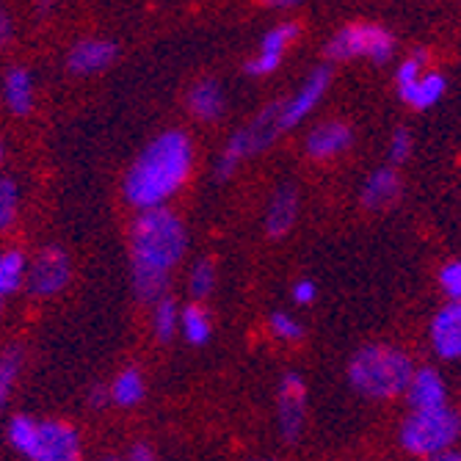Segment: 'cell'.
<instances>
[{"instance_id":"cell-1","label":"cell","mask_w":461,"mask_h":461,"mask_svg":"<svg viewBox=\"0 0 461 461\" xmlns=\"http://www.w3.org/2000/svg\"><path fill=\"white\" fill-rule=\"evenodd\" d=\"M185 227L183 221L166 211H144L131 230V266H133V287L139 299L155 302L166 282H169L172 268L185 255Z\"/></svg>"},{"instance_id":"cell-2","label":"cell","mask_w":461,"mask_h":461,"mask_svg":"<svg viewBox=\"0 0 461 461\" xmlns=\"http://www.w3.org/2000/svg\"><path fill=\"white\" fill-rule=\"evenodd\" d=\"M191 172V141L169 131L158 136L131 166L128 180H124V196L141 211H155L177 188L185 183Z\"/></svg>"},{"instance_id":"cell-3","label":"cell","mask_w":461,"mask_h":461,"mask_svg":"<svg viewBox=\"0 0 461 461\" xmlns=\"http://www.w3.org/2000/svg\"><path fill=\"white\" fill-rule=\"evenodd\" d=\"M411 359L393 346H365L348 365V382L365 398H395L406 393L411 382Z\"/></svg>"},{"instance_id":"cell-4","label":"cell","mask_w":461,"mask_h":461,"mask_svg":"<svg viewBox=\"0 0 461 461\" xmlns=\"http://www.w3.org/2000/svg\"><path fill=\"white\" fill-rule=\"evenodd\" d=\"M9 439L31 461H80L77 431L61 420L36 423L20 414L9 423Z\"/></svg>"},{"instance_id":"cell-5","label":"cell","mask_w":461,"mask_h":461,"mask_svg":"<svg viewBox=\"0 0 461 461\" xmlns=\"http://www.w3.org/2000/svg\"><path fill=\"white\" fill-rule=\"evenodd\" d=\"M461 434V417L450 406L411 411L401 426V445L420 458H434L447 453V447Z\"/></svg>"},{"instance_id":"cell-6","label":"cell","mask_w":461,"mask_h":461,"mask_svg":"<svg viewBox=\"0 0 461 461\" xmlns=\"http://www.w3.org/2000/svg\"><path fill=\"white\" fill-rule=\"evenodd\" d=\"M393 48H395V41L382 25L354 23L331 36V41L326 45V56L334 61H348V59L365 56L375 64H384V61H390Z\"/></svg>"},{"instance_id":"cell-7","label":"cell","mask_w":461,"mask_h":461,"mask_svg":"<svg viewBox=\"0 0 461 461\" xmlns=\"http://www.w3.org/2000/svg\"><path fill=\"white\" fill-rule=\"evenodd\" d=\"M307 387L299 373H285L279 384V431L285 442H296L304 429Z\"/></svg>"},{"instance_id":"cell-8","label":"cell","mask_w":461,"mask_h":461,"mask_svg":"<svg viewBox=\"0 0 461 461\" xmlns=\"http://www.w3.org/2000/svg\"><path fill=\"white\" fill-rule=\"evenodd\" d=\"M69 282V258L67 251L50 246L45 251H39V258L33 260L28 271V287L33 296H56L59 290H64Z\"/></svg>"},{"instance_id":"cell-9","label":"cell","mask_w":461,"mask_h":461,"mask_svg":"<svg viewBox=\"0 0 461 461\" xmlns=\"http://www.w3.org/2000/svg\"><path fill=\"white\" fill-rule=\"evenodd\" d=\"M329 83H331V69H329V67H318V69L304 80V86L299 89V95L282 103L279 131L296 128V124L321 103V97H323L326 89H329Z\"/></svg>"},{"instance_id":"cell-10","label":"cell","mask_w":461,"mask_h":461,"mask_svg":"<svg viewBox=\"0 0 461 461\" xmlns=\"http://www.w3.org/2000/svg\"><path fill=\"white\" fill-rule=\"evenodd\" d=\"M406 401L411 406V411H429V409H439L447 406V390L442 375L434 367H420L411 373V382L406 387Z\"/></svg>"},{"instance_id":"cell-11","label":"cell","mask_w":461,"mask_h":461,"mask_svg":"<svg viewBox=\"0 0 461 461\" xmlns=\"http://www.w3.org/2000/svg\"><path fill=\"white\" fill-rule=\"evenodd\" d=\"M296 33H299V25H293V23H282V25L271 28L260 41V53L246 64V72L249 75H271L279 67L287 45L296 39Z\"/></svg>"},{"instance_id":"cell-12","label":"cell","mask_w":461,"mask_h":461,"mask_svg":"<svg viewBox=\"0 0 461 461\" xmlns=\"http://www.w3.org/2000/svg\"><path fill=\"white\" fill-rule=\"evenodd\" d=\"M431 343L442 359L461 357V302L442 307L431 323Z\"/></svg>"},{"instance_id":"cell-13","label":"cell","mask_w":461,"mask_h":461,"mask_svg":"<svg viewBox=\"0 0 461 461\" xmlns=\"http://www.w3.org/2000/svg\"><path fill=\"white\" fill-rule=\"evenodd\" d=\"M354 133L348 124L343 122H323L307 136V155L315 160H329L334 155H340L348 149Z\"/></svg>"},{"instance_id":"cell-14","label":"cell","mask_w":461,"mask_h":461,"mask_svg":"<svg viewBox=\"0 0 461 461\" xmlns=\"http://www.w3.org/2000/svg\"><path fill=\"white\" fill-rule=\"evenodd\" d=\"M116 59V45L108 39H83L69 53V69L77 75H92L105 69Z\"/></svg>"},{"instance_id":"cell-15","label":"cell","mask_w":461,"mask_h":461,"mask_svg":"<svg viewBox=\"0 0 461 461\" xmlns=\"http://www.w3.org/2000/svg\"><path fill=\"white\" fill-rule=\"evenodd\" d=\"M401 177L395 169H375L362 188V202L367 211H384L401 199Z\"/></svg>"},{"instance_id":"cell-16","label":"cell","mask_w":461,"mask_h":461,"mask_svg":"<svg viewBox=\"0 0 461 461\" xmlns=\"http://www.w3.org/2000/svg\"><path fill=\"white\" fill-rule=\"evenodd\" d=\"M296 216H299V194L293 185H282L271 204H268V216H266V230L271 238H282L293 230L296 224Z\"/></svg>"},{"instance_id":"cell-17","label":"cell","mask_w":461,"mask_h":461,"mask_svg":"<svg viewBox=\"0 0 461 461\" xmlns=\"http://www.w3.org/2000/svg\"><path fill=\"white\" fill-rule=\"evenodd\" d=\"M279 116H282V103H271L266 111H260L255 119H251L249 128H243V136L249 141L251 155L260 152V149H268L274 144V139L282 133L279 131Z\"/></svg>"},{"instance_id":"cell-18","label":"cell","mask_w":461,"mask_h":461,"mask_svg":"<svg viewBox=\"0 0 461 461\" xmlns=\"http://www.w3.org/2000/svg\"><path fill=\"white\" fill-rule=\"evenodd\" d=\"M188 105L191 113L204 119V122H213L224 113V92L216 80L204 77L199 83H194V89L188 92Z\"/></svg>"},{"instance_id":"cell-19","label":"cell","mask_w":461,"mask_h":461,"mask_svg":"<svg viewBox=\"0 0 461 461\" xmlns=\"http://www.w3.org/2000/svg\"><path fill=\"white\" fill-rule=\"evenodd\" d=\"M445 77L442 75H437V72H429V75H423V77H417L411 86H403V89H398V95H401V100L406 103V105H411V108H417V111H426V108H431L442 95H445Z\"/></svg>"},{"instance_id":"cell-20","label":"cell","mask_w":461,"mask_h":461,"mask_svg":"<svg viewBox=\"0 0 461 461\" xmlns=\"http://www.w3.org/2000/svg\"><path fill=\"white\" fill-rule=\"evenodd\" d=\"M6 103L9 108L23 116L31 111V103H33V83H31V75L25 69H12L6 75Z\"/></svg>"},{"instance_id":"cell-21","label":"cell","mask_w":461,"mask_h":461,"mask_svg":"<svg viewBox=\"0 0 461 461\" xmlns=\"http://www.w3.org/2000/svg\"><path fill=\"white\" fill-rule=\"evenodd\" d=\"M144 398V379H141V373L136 367H128V370H122L116 375V382L111 387V401L124 406V409H131L136 406L139 401Z\"/></svg>"},{"instance_id":"cell-22","label":"cell","mask_w":461,"mask_h":461,"mask_svg":"<svg viewBox=\"0 0 461 461\" xmlns=\"http://www.w3.org/2000/svg\"><path fill=\"white\" fill-rule=\"evenodd\" d=\"M180 326H183V334L191 346H204L211 340V318H207V312L199 304H191L183 310Z\"/></svg>"},{"instance_id":"cell-23","label":"cell","mask_w":461,"mask_h":461,"mask_svg":"<svg viewBox=\"0 0 461 461\" xmlns=\"http://www.w3.org/2000/svg\"><path fill=\"white\" fill-rule=\"evenodd\" d=\"M23 274H25V258L20 251H4L0 255V299L20 287Z\"/></svg>"},{"instance_id":"cell-24","label":"cell","mask_w":461,"mask_h":461,"mask_svg":"<svg viewBox=\"0 0 461 461\" xmlns=\"http://www.w3.org/2000/svg\"><path fill=\"white\" fill-rule=\"evenodd\" d=\"M249 155H251V152H249V141H246L243 131H238V133L230 139L227 149L221 152V158H219L216 177H219V180H227V177L238 169V163H240L243 158H249Z\"/></svg>"},{"instance_id":"cell-25","label":"cell","mask_w":461,"mask_h":461,"mask_svg":"<svg viewBox=\"0 0 461 461\" xmlns=\"http://www.w3.org/2000/svg\"><path fill=\"white\" fill-rule=\"evenodd\" d=\"M155 334H158V340H172L175 338V331H177V304L172 299H158L155 304Z\"/></svg>"},{"instance_id":"cell-26","label":"cell","mask_w":461,"mask_h":461,"mask_svg":"<svg viewBox=\"0 0 461 461\" xmlns=\"http://www.w3.org/2000/svg\"><path fill=\"white\" fill-rule=\"evenodd\" d=\"M20 365H23V357H20L17 348H12V351H6L4 357H0V409H4V403L9 401V393L14 387Z\"/></svg>"},{"instance_id":"cell-27","label":"cell","mask_w":461,"mask_h":461,"mask_svg":"<svg viewBox=\"0 0 461 461\" xmlns=\"http://www.w3.org/2000/svg\"><path fill=\"white\" fill-rule=\"evenodd\" d=\"M213 282H216V268L213 263H207V260H199L191 271V296L194 299H204L207 293L213 290Z\"/></svg>"},{"instance_id":"cell-28","label":"cell","mask_w":461,"mask_h":461,"mask_svg":"<svg viewBox=\"0 0 461 461\" xmlns=\"http://www.w3.org/2000/svg\"><path fill=\"white\" fill-rule=\"evenodd\" d=\"M17 213V185L12 180H0V230H6Z\"/></svg>"},{"instance_id":"cell-29","label":"cell","mask_w":461,"mask_h":461,"mask_svg":"<svg viewBox=\"0 0 461 461\" xmlns=\"http://www.w3.org/2000/svg\"><path fill=\"white\" fill-rule=\"evenodd\" d=\"M439 287L442 293L453 302H461V260H453L447 263L442 271H439Z\"/></svg>"},{"instance_id":"cell-30","label":"cell","mask_w":461,"mask_h":461,"mask_svg":"<svg viewBox=\"0 0 461 461\" xmlns=\"http://www.w3.org/2000/svg\"><path fill=\"white\" fill-rule=\"evenodd\" d=\"M271 329H274L276 338H282V340H299L302 334H304L302 323L296 318H290L287 312H274L271 315Z\"/></svg>"},{"instance_id":"cell-31","label":"cell","mask_w":461,"mask_h":461,"mask_svg":"<svg viewBox=\"0 0 461 461\" xmlns=\"http://www.w3.org/2000/svg\"><path fill=\"white\" fill-rule=\"evenodd\" d=\"M423 59H426V53H414V56H409V59L398 67V72H395L398 89L411 86V83H414L417 77H423Z\"/></svg>"},{"instance_id":"cell-32","label":"cell","mask_w":461,"mask_h":461,"mask_svg":"<svg viewBox=\"0 0 461 461\" xmlns=\"http://www.w3.org/2000/svg\"><path fill=\"white\" fill-rule=\"evenodd\" d=\"M409 152H411V133L406 128H398L393 133V141H390V158L395 163H403L409 158Z\"/></svg>"},{"instance_id":"cell-33","label":"cell","mask_w":461,"mask_h":461,"mask_svg":"<svg viewBox=\"0 0 461 461\" xmlns=\"http://www.w3.org/2000/svg\"><path fill=\"white\" fill-rule=\"evenodd\" d=\"M290 296H293V302H296V304H312L315 296H318L315 282H312V279H299L296 285H293Z\"/></svg>"},{"instance_id":"cell-34","label":"cell","mask_w":461,"mask_h":461,"mask_svg":"<svg viewBox=\"0 0 461 461\" xmlns=\"http://www.w3.org/2000/svg\"><path fill=\"white\" fill-rule=\"evenodd\" d=\"M89 403L95 406V409H103L105 403H111V390H105V387H95L92 393H89Z\"/></svg>"},{"instance_id":"cell-35","label":"cell","mask_w":461,"mask_h":461,"mask_svg":"<svg viewBox=\"0 0 461 461\" xmlns=\"http://www.w3.org/2000/svg\"><path fill=\"white\" fill-rule=\"evenodd\" d=\"M128 461H158V458L147 445H133L131 453H128Z\"/></svg>"},{"instance_id":"cell-36","label":"cell","mask_w":461,"mask_h":461,"mask_svg":"<svg viewBox=\"0 0 461 461\" xmlns=\"http://www.w3.org/2000/svg\"><path fill=\"white\" fill-rule=\"evenodd\" d=\"M12 36V23H9V17L0 12V45H4V41Z\"/></svg>"},{"instance_id":"cell-37","label":"cell","mask_w":461,"mask_h":461,"mask_svg":"<svg viewBox=\"0 0 461 461\" xmlns=\"http://www.w3.org/2000/svg\"><path fill=\"white\" fill-rule=\"evenodd\" d=\"M426 461H461V453H453V450H447V453H442V456H434V458H426Z\"/></svg>"},{"instance_id":"cell-38","label":"cell","mask_w":461,"mask_h":461,"mask_svg":"<svg viewBox=\"0 0 461 461\" xmlns=\"http://www.w3.org/2000/svg\"><path fill=\"white\" fill-rule=\"evenodd\" d=\"M103 461H128V458H119V456H105Z\"/></svg>"},{"instance_id":"cell-39","label":"cell","mask_w":461,"mask_h":461,"mask_svg":"<svg viewBox=\"0 0 461 461\" xmlns=\"http://www.w3.org/2000/svg\"><path fill=\"white\" fill-rule=\"evenodd\" d=\"M0 312H4V304H0Z\"/></svg>"},{"instance_id":"cell-40","label":"cell","mask_w":461,"mask_h":461,"mask_svg":"<svg viewBox=\"0 0 461 461\" xmlns=\"http://www.w3.org/2000/svg\"><path fill=\"white\" fill-rule=\"evenodd\" d=\"M0 158H4V149H0Z\"/></svg>"}]
</instances>
